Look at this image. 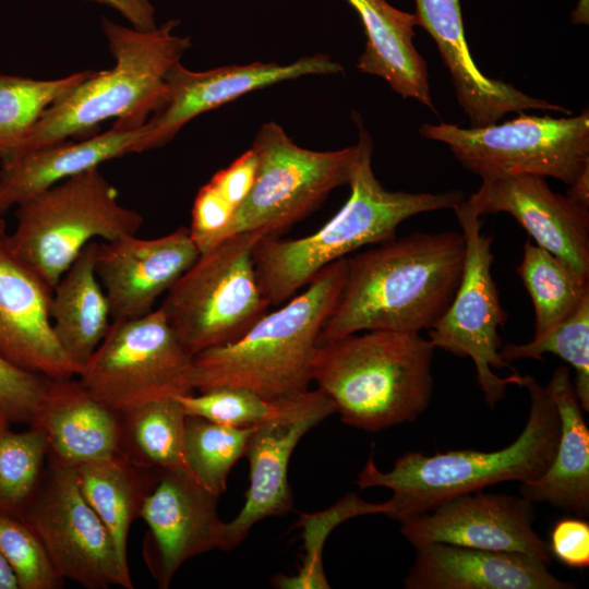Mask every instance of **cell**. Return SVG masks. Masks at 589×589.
Masks as SVG:
<instances>
[{"label":"cell","mask_w":589,"mask_h":589,"mask_svg":"<svg viewBox=\"0 0 589 589\" xmlns=\"http://www.w3.org/2000/svg\"><path fill=\"white\" fill-rule=\"evenodd\" d=\"M466 255L461 232H414L347 259L345 285L318 345L366 330L420 333L444 314Z\"/></svg>","instance_id":"6da1fadb"},{"label":"cell","mask_w":589,"mask_h":589,"mask_svg":"<svg viewBox=\"0 0 589 589\" xmlns=\"http://www.w3.org/2000/svg\"><path fill=\"white\" fill-rule=\"evenodd\" d=\"M360 155L349 181L350 196L317 231L298 239L266 236L253 259L259 286L271 305H280L305 287L324 267L365 245L396 237L406 219L426 212L454 209L466 197L455 190L443 193L390 191L372 169L373 142L359 124Z\"/></svg>","instance_id":"7a4b0ae2"},{"label":"cell","mask_w":589,"mask_h":589,"mask_svg":"<svg viewBox=\"0 0 589 589\" xmlns=\"http://www.w3.org/2000/svg\"><path fill=\"white\" fill-rule=\"evenodd\" d=\"M179 24L178 20H169L143 31L103 17L101 26L115 65L93 71L50 106L9 156L94 135L110 119H115L112 127L121 129L143 127L164 106L166 76L191 47L190 37L173 33Z\"/></svg>","instance_id":"3957f363"},{"label":"cell","mask_w":589,"mask_h":589,"mask_svg":"<svg viewBox=\"0 0 589 589\" xmlns=\"http://www.w3.org/2000/svg\"><path fill=\"white\" fill-rule=\"evenodd\" d=\"M347 257L324 267L300 294L266 312L238 340L193 359L194 390L239 386L271 402L305 392L321 329L340 298Z\"/></svg>","instance_id":"277c9868"},{"label":"cell","mask_w":589,"mask_h":589,"mask_svg":"<svg viewBox=\"0 0 589 589\" xmlns=\"http://www.w3.org/2000/svg\"><path fill=\"white\" fill-rule=\"evenodd\" d=\"M435 349L419 333L351 334L317 346L312 381L346 424L370 432L388 429L428 409Z\"/></svg>","instance_id":"5b68a950"},{"label":"cell","mask_w":589,"mask_h":589,"mask_svg":"<svg viewBox=\"0 0 589 589\" xmlns=\"http://www.w3.org/2000/svg\"><path fill=\"white\" fill-rule=\"evenodd\" d=\"M530 396L528 421L519 436L493 452L449 450L401 455L388 471H381L370 456L360 471V489L380 486L393 492L390 516L401 522L430 510L456 495L482 491L502 482H524L541 476L550 466L560 437L557 409L533 376L524 375Z\"/></svg>","instance_id":"8992f818"},{"label":"cell","mask_w":589,"mask_h":589,"mask_svg":"<svg viewBox=\"0 0 589 589\" xmlns=\"http://www.w3.org/2000/svg\"><path fill=\"white\" fill-rule=\"evenodd\" d=\"M12 251L52 289L97 238L136 235L143 217L120 204L117 189L98 167L70 177L16 206Z\"/></svg>","instance_id":"52a82bcc"},{"label":"cell","mask_w":589,"mask_h":589,"mask_svg":"<svg viewBox=\"0 0 589 589\" xmlns=\"http://www.w3.org/2000/svg\"><path fill=\"white\" fill-rule=\"evenodd\" d=\"M266 235H233L200 254L167 291L159 306L193 357L242 337L268 310L253 252Z\"/></svg>","instance_id":"ba28073f"},{"label":"cell","mask_w":589,"mask_h":589,"mask_svg":"<svg viewBox=\"0 0 589 589\" xmlns=\"http://www.w3.org/2000/svg\"><path fill=\"white\" fill-rule=\"evenodd\" d=\"M419 133L446 144L453 156L482 180L530 173L572 185L589 171L588 109L567 118L520 113L479 128L424 123Z\"/></svg>","instance_id":"9c48e42d"},{"label":"cell","mask_w":589,"mask_h":589,"mask_svg":"<svg viewBox=\"0 0 589 589\" xmlns=\"http://www.w3.org/2000/svg\"><path fill=\"white\" fill-rule=\"evenodd\" d=\"M251 148L257 160L255 179L220 241L247 231L276 236L301 220L334 189L349 183L361 147L358 141L339 151L306 149L280 125L268 122L262 125Z\"/></svg>","instance_id":"30bf717a"},{"label":"cell","mask_w":589,"mask_h":589,"mask_svg":"<svg viewBox=\"0 0 589 589\" xmlns=\"http://www.w3.org/2000/svg\"><path fill=\"white\" fill-rule=\"evenodd\" d=\"M193 359L158 308L141 317L112 321L77 378L122 414L153 400L193 393Z\"/></svg>","instance_id":"8fae6325"},{"label":"cell","mask_w":589,"mask_h":589,"mask_svg":"<svg viewBox=\"0 0 589 589\" xmlns=\"http://www.w3.org/2000/svg\"><path fill=\"white\" fill-rule=\"evenodd\" d=\"M465 238L464 271L456 293L441 318L429 329V340L460 358L473 361L477 381L486 404L494 408L509 385L522 387L518 372L502 377L493 369L516 371L500 356L498 329L506 322L492 275V237L482 231V220L465 200L454 208Z\"/></svg>","instance_id":"7c38bea8"},{"label":"cell","mask_w":589,"mask_h":589,"mask_svg":"<svg viewBox=\"0 0 589 589\" xmlns=\"http://www.w3.org/2000/svg\"><path fill=\"white\" fill-rule=\"evenodd\" d=\"M49 468L23 519L57 573L87 589H133L107 527L85 500L75 467L48 456Z\"/></svg>","instance_id":"4fadbf2b"},{"label":"cell","mask_w":589,"mask_h":589,"mask_svg":"<svg viewBox=\"0 0 589 589\" xmlns=\"http://www.w3.org/2000/svg\"><path fill=\"white\" fill-rule=\"evenodd\" d=\"M334 412L335 405L324 393L306 389L280 401L272 418L254 425L245 453L250 466L245 501L232 520L224 521L219 550L235 549L256 522L292 509L290 457L299 441Z\"/></svg>","instance_id":"5bb4252c"},{"label":"cell","mask_w":589,"mask_h":589,"mask_svg":"<svg viewBox=\"0 0 589 589\" xmlns=\"http://www.w3.org/2000/svg\"><path fill=\"white\" fill-rule=\"evenodd\" d=\"M533 504L521 495L465 493L401 521L400 532L414 549L447 543L521 553L549 565L553 555L533 528Z\"/></svg>","instance_id":"9a60e30c"},{"label":"cell","mask_w":589,"mask_h":589,"mask_svg":"<svg viewBox=\"0 0 589 589\" xmlns=\"http://www.w3.org/2000/svg\"><path fill=\"white\" fill-rule=\"evenodd\" d=\"M328 55L301 57L289 64L253 62L195 72L175 64L166 76L164 106L145 123L137 153L164 146L195 117L216 109L250 92L304 75L342 73Z\"/></svg>","instance_id":"2e32d148"},{"label":"cell","mask_w":589,"mask_h":589,"mask_svg":"<svg viewBox=\"0 0 589 589\" xmlns=\"http://www.w3.org/2000/svg\"><path fill=\"white\" fill-rule=\"evenodd\" d=\"M218 498L192 474L161 470L140 512L148 526L144 560L159 588L169 587L185 561L219 549Z\"/></svg>","instance_id":"e0dca14e"},{"label":"cell","mask_w":589,"mask_h":589,"mask_svg":"<svg viewBox=\"0 0 589 589\" xmlns=\"http://www.w3.org/2000/svg\"><path fill=\"white\" fill-rule=\"evenodd\" d=\"M200 251L187 227L163 237L127 235L97 241L95 272L113 321L144 316L196 262Z\"/></svg>","instance_id":"ac0fdd59"},{"label":"cell","mask_w":589,"mask_h":589,"mask_svg":"<svg viewBox=\"0 0 589 589\" xmlns=\"http://www.w3.org/2000/svg\"><path fill=\"white\" fill-rule=\"evenodd\" d=\"M465 203L478 216L507 213L534 243L589 275V205L553 192L530 173L484 179Z\"/></svg>","instance_id":"d6986e66"},{"label":"cell","mask_w":589,"mask_h":589,"mask_svg":"<svg viewBox=\"0 0 589 589\" xmlns=\"http://www.w3.org/2000/svg\"><path fill=\"white\" fill-rule=\"evenodd\" d=\"M52 288L10 248L0 232V356L50 380L81 369L62 350L50 320Z\"/></svg>","instance_id":"ffe728a7"},{"label":"cell","mask_w":589,"mask_h":589,"mask_svg":"<svg viewBox=\"0 0 589 589\" xmlns=\"http://www.w3.org/2000/svg\"><path fill=\"white\" fill-rule=\"evenodd\" d=\"M414 1L418 25L436 43L470 127L490 125L509 112L530 109L572 115L563 106L531 97L509 83L490 79L480 72L466 43L459 0Z\"/></svg>","instance_id":"44dd1931"},{"label":"cell","mask_w":589,"mask_h":589,"mask_svg":"<svg viewBox=\"0 0 589 589\" xmlns=\"http://www.w3.org/2000/svg\"><path fill=\"white\" fill-rule=\"evenodd\" d=\"M407 589H570L548 564L521 553L429 543L416 549Z\"/></svg>","instance_id":"7402d4cb"},{"label":"cell","mask_w":589,"mask_h":589,"mask_svg":"<svg viewBox=\"0 0 589 589\" xmlns=\"http://www.w3.org/2000/svg\"><path fill=\"white\" fill-rule=\"evenodd\" d=\"M145 124L112 127L81 140L17 152L1 159L0 217L50 187L121 156L137 153Z\"/></svg>","instance_id":"603a6c76"},{"label":"cell","mask_w":589,"mask_h":589,"mask_svg":"<svg viewBox=\"0 0 589 589\" xmlns=\"http://www.w3.org/2000/svg\"><path fill=\"white\" fill-rule=\"evenodd\" d=\"M29 425L45 434L48 456L67 465L119 453L120 414L79 378L49 380Z\"/></svg>","instance_id":"cb8c5ba5"},{"label":"cell","mask_w":589,"mask_h":589,"mask_svg":"<svg viewBox=\"0 0 589 589\" xmlns=\"http://www.w3.org/2000/svg\"><path fill=\"white\" fill-rule=\"evenodd\" d=\"M544 387L558 412L560 437L548 469L536 479L520 482L519 493L532 503H549L585 517L589 515V429L570 369L557 366Z\"/></svg>","instance_id":"d4e9b609"},{"label":"cell","mask_w":589,"mask_h":589,"mask_svg":"<svg viewBox=\"0 0 589 589\" xmlns=\"http://www.w3.org/2000/svg\"><path fill=\"white\" fill-rule=\"evenodd\" d=\"M347 1L358 13L366 38L357 69L382 77L404 98L434 110L426 62L413 45L417 16L386 0Z\"/></svg>","instance_id":"484cf974"},{"label":"cell","mask_w":589,"mask_h":589,"mask_svg":"<svg viewBox=\"0 0 589 589\" xmlns=\"http://www.w3.org/2000/svg\"><path fill=\"white\" fill-rule=\"evenodd\" d=\"M97 241L89 242L52 289L50 320L65 354L80 369L107 335L110 308L95 272Z\"/></svg>","instance_id":"4316f807"},{"label":"cell","mask_w":589,"mask_h":589,"mask_svg":"<svg viewBox=\"0 0 589 589\" xmlns=\"http://www.w3.org/2000/svg\"><path fill=\"white\" fill-rule=\"evenodd\" d=\"M80 489L110 532L118 555L128 565V536L161 470L136 466L120 453L75 466Z\"/></svg>","instance_id":"83f0119b"},{"label":"cell","mask_w":589,"mask_h":589,"mask_svg":"<svg viewBox=\"0 0 589 589\" xmlns=\"http://www.w3.org/2000/svg\"><path fill=\"white\" fill-rule=\"evenodd\" d=\"M185 418L177 397L153 400L120 414L119 453L136 466L194 477L187 459Z\"/></svg>","instance_id":"f1b7e54d"},{"label":"cell","mask_w":589,"mask_h":589,"mask_svg":"<svg viewBox=\"0 0 589 589\" xmlns=\"http://www.w3.org/2000/svg\"><path fill=\"white\" fill-rule=\"evenodd\" d=\"M517 273L533 304V336L565 320L589 297V275L575 271L531 240L524 244Z\"/></svg>","instance_id":"f546056e"},{"label":"cell","mask_w":589,"mask_h":589,"mask_svg":"<svg viewBox=\"0 0 589 589\" xmlns=\"http://www.w3.org/2000/svg\"><path fill=\"white\" fill-rule=\"evenodd\" d=\"M93 71L55 80L0 74V159L12 154L43 113Z\"/></svg>","instance_id":"4dcf8cb0"},{"label":"cell","mask_w":589,"mask_h":589,"mask_svg":"<svg viewBox=\"0 0 589 589\" xmlns=\"http://www.w3.org/2000/svg\"><path fill=\"white\" fill-rule=\"evenodd\" d=\"M252 426L221 425L187 416L185 452L192 473L201 485L220 496L237 461L245 456Z\"/></svg>","instance_id":"1f68e13d"},{"label":"cell","mask_w":589,"mask_h":589,"mask_svg":"<svg viewBox=\"0 0 589 589\" xmlns=\"http://www.w3.org/2000/svg\"><path fill=\"white\" fill-rule=\"evenodd\" d=\"M48 452L37 428L0 435V513L23 518L43 481Z\"/></svg>","instance_id":"d6a6232c"},{"label":"cell","mask_w":589,"mask_h":589,"mask_svg":"<svg viewBox=\"0 0 589 589\" xmlns=\"http://www.w3.org/2000/svg\"><path fill=\"white\" fill-rule=\"evenodd\" d=\"M552 353L575 371L574 389L584 411H589V297L565 320L526 344L508 342L500 348L507 363L521 360H542Z\"/></svg>","instance_id":"836d02e7"},{"label":"cell","mask_w":589,"mask_h":589,"mask_svg":"<svg viewBox=\"0 0 589 589\" xmlns=\"http://www.w3.org/2000/svg\"><path fill=\"white\" fill-rule=\"evenodd\" d=\"M389 501L370 503L354 493H348L337 504L317 514H304L299 526L304 527L308 553L299 573L293 576H275L273 585L286 589L329 588L322 565V545L330 531L341 522L357 516L384 514L393 515Z\"/></svg>","instance_id":"e575fe53"},{"label":"cell","mask_w":589,"mask_h":589,"mask_svg":"<svg viewBox=\"0 0 589 589\" xmlns=\"http://www.w3.org/2000/svg\"><path fill=\"white\" fill-rule=\"evenodd\" d=\"M0 553L12 568L19 589H58L57 573L44 544L21 517L0 513Z\"/></svg>","instance_id":"d590c367"},{"label":"cell","mask_w":589,"mask_h":589,"mask_svg":"<svg viewBox=\"0 0 589 589\" xmlns=\"http://www.w3.org/2000/svg\"><path fill=\"white\" fill-rule=\"evenodd\" d=\"M187 416L228 426H252L272 418L280 402H271L244 387L219 386L199 395L176 396Z\"/></svg>","instance_id":"8d00e7d4"},{"label":"cell","mask_w":589,"mask_h":589,"mask_svg":"<svg viewBox=\"0 0 589 589\" xmlns=\"http://www.w3.org/2000/svg\"><path fill=\"white\" fill-rule=\"evenodd\" d=\"M49 380L0 356V410L10 423H32Z\"/></svg>","instance_id":"74e56055"},{"label":"cell","mask_w":589,"mask_h":589,"mask_svg":"<svg viewBox=\"0 0 589 589\" xmlns=\"http://www.w3.org/2000/svg\"><path fill=\"white\" fill-rule=\"evenodd\" d=\"M235 211L209 182L199 190L189 230L200 253L219 243Z\"/></svg>","instance_id":"f35d334b"},{"label":"cell","mask_w":589,"mask_h":589,"mask_svg":"<svg viewBox=\"0 0 589 589\" xmlns=\"http://www.w3.org/2000/svg\"><path fill=\"white\" fill-rule=\"evenodd\" d=\"M552 555L570 568L589 567V525L580 518L558 520L549 543Z\"/></svg>","instance_id":"ab89813d"},{"label":"cell","mask_w":589,"mask_h":589,"mask_svg":"<svg viewBox=\"0 0 589 589\" xmlns=\"http://www.w3.org/2000/svg\"><path fill=\"white\" fill-rule=\"evenodd\" d=\"M256 168V156L250 148L228 167L217 171L208 182L237 209L253 185Z\"/></svg>","instance_id":"60d3db41"},{"label":"cell","mask_w":589,"mask_h":589,"mask_svg":"<svg viewBox=\"0 0 589 589\" xmlns=\"http://www.w3.org/2000/svg\"><path fill=\"white\" fill-rule=\"evenodd\" d=\"M118 11L132 27L137 29L155 28V9L149 0H89Z\"/></svg>","instance_id":"b9f144b4"},{"label":"cell","mask_w":589,"mask_h":589,"mask_svg":"<svg viewBox=\"0 0 589 589\" xmlns=\"http://www.w3.org/2000/svg\"><path fill=\"white\" fill-rule=\"evenodd\" d=\"M567 195L582 204L589 205V171L570 185Z\"/></svg>","instance_id":"7bdbcfd3"},{"label":"cell","mask_w":589,"mask_h":589,"mask_svg":"<svg viewBox=\"0 0 589 589\" xmlns=\"http://www.w3.org/2000/svg\"><path fill=\"white\" fill-rule=\"evenodd\" d=\"M0 589H19L15 575L0 553Z\"/></svg>","instance_id":"ee69618b"},{"label":"cell","mask_w":589,"mask_h":589,"mask_svg":"<svg viewBox=\"0 0 589 589\" xmlns=\"http://www.w3.org/2000/svg\"><path fill=\"white\" fill-rule=\"evenodd\" d=\"M589 0H579L576 9L573 12V22L576 24L588 23L589 16Z\"/></svg>","instance_id":"f6af8a7d"},{"label":"cell","mask_w":589,"mask_h":589,"mask_svg":"<svg viewBox=\"0 0 589 589\" xmlns=\"http://www.w3.org/2000/svg\"><path fill=\"white\" fill-rule=\"evenodd\" d=\"M10 430V421L0 410V435Z\"/></svg>","instance_id":"bcb514c9"},{"label":"cell","mask_w":589,"mask_h":589,"mask_svg":"<svg viewBox=\"0 0 589 589\" xmlns=\"http://www.w3.org/2000/svg\"><path fill=\"white\" fill-rule=\"evenodd\" d=\"M4 229H5L4 220L2 219V217H0V232H5Z\"/></svg>","instance_id":"7dc6e473"}]
</instances>
